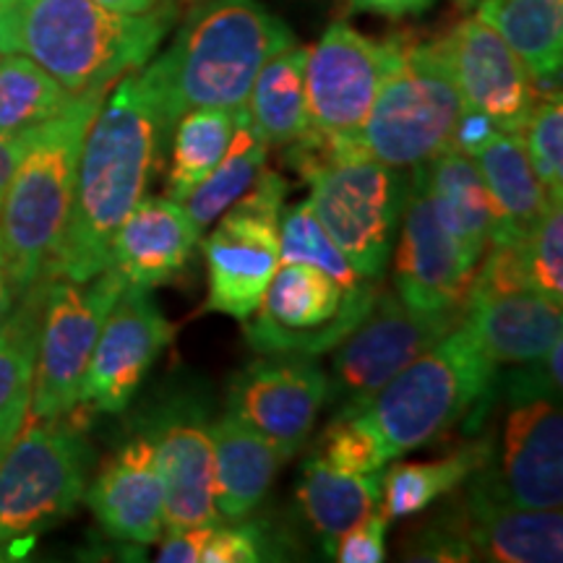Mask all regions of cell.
<instances>
[{
  "label": "cell",
  "instance_id": "cell-16",
  "mask_svg": "<svg viewBox=\"0 0 563 563\" xmlns=\"http://www.w3.org/2000/svg\"><path fill=\"white\" fill-rule=\"evenodd\" d=\"M329 382L308 355H269L235 373L228 410L264 433L290 460L313 431Z\"/></svg>",
  "mask_w": 563,
  "mask_h": 563
},
{
  "label": "cell",
  "instance_id": "cell-40",
  "mask_svg": "<svg viewBox=\"0 0 563 563\" xmlns=\"http://www.w3.org/2000/svg\"><path fill=\"white\" fill-rule=\"evenodd\" d=\"M258 559H262V532H258V525H211L201 563H253Z\"/></svg>",
  "mask_w": 563,
  "mask_h": 563
},
{
  "label": "cell",
  "instance_id": "cell-28",
  "mask_svg": "<svg viewBox=\"0 0 563 563\" xmlns=\"http://www.w3.org/2000/svg\"><path fill=\"white\" fill-rule=\"evenodd\" d=\"M382 481V473H347L316 452L308 456L298 481V504L308 525L329 540V551L344 530L378 509Z\"/></svg>",
  "mask_w": 563,
  "mask_h": 563
},
{
  "label": "cell",
  "instance_id": "cell-46",
  "mask_svg": "<svg viewBox=\"0 0 563 563\" xmlns=\"http://www.w3.org/2000/svg\"><path fill=\"white\" fill-rule=\"evenodd\" d=\"M108 11L123 13V16H139V13L152 11L159 0H97Z\"/></svg>",
  "mask_w": 563,
  "mask_h": 563
},
{
  "label": "cell",
  "instance_id": "cell-31",
  "mask_svg": "<svg viewBox=\"0 0 563 563\" xmlns=\"http://www.w3.org/2000/svg\"><path fill=\"white\" fill-rule=\"evenodd\" d=\"M238 110L194 108L183 112L170 136V170L165 178V196L183 203L217 162L228 152L235 131Z\"/></svg>",
  "mask_w": 563,
  "mask_h": 563
},
{
  "label": "cell",
  "instance_id": "cell-35",
  "mask_svg": "<svg viewBox=\"0 0 563 563\" xmlns=\"http://www.w3.org/2000/svg\"><path fill=\"white\" fill-rule=\"evenodd\" d=\"M279 258L285 264H311L327 272L344 292L355 290L363 277L352 269L347 256L336 249L329 232L316 220L311 203L302 201L282 214L279 220Z\"/></svg>",
  "mask_w": 563,
  "mask_h": 563
},
{
  "label": "cell",
  "instance_id": "cell-5",
  "mask_svg": "<svg viewBox=\"0 0 563 563\" xmlns=\"http://www.w3.org/2000/svg\"><path fill=\"white\" fill-rule=\"evenodd\" d=\"M496 363L485 355L467 323H456L431 350L397 373L357 415L394 460L446 433L464 415L483 407Z\"/></svg>",
  "mask_w": 563,
  "mask_h": 563
},
{
  "label": "cell",
  "instance_id": "cell-38",
  "mask_svg": "<svg viewBox=\"0 0 563 563\" xmlns=\"http://www.w3.org/2000/svg\"><path fill=\"white\" fill-rule=\"evenodd\" d=\"M561 203L553 201L543 220L525 238L527 264L532 287L553 302H563V214Z\"/></svg>",
  "mask_w": 563,
  "mask_h": 563
},
{
  "label": "cell",
  "instance_id": "cell-37",
  "mask_svg": "<svg viewBox=\"0 0 563 563\" xmlns=\"http://www.w3.org/2000/svg\"><path fill=\"white\" fill-rule=\"evenodd\" d=\"M316 454L327 460L332 467L357 475L382 473L384 464L389 462L376 433L371 431L368 422L357 412H336V418L323 431Z\"/></svg>",
  "mask_w": 563,
  "mask_h": 563
},
{
  "label": "cell",
  "instance_id": "cell-15",
  "mask_svg": "<svg viewBox=\"0 0 563 563\" xmlns=\"http://www.w3.org/2000/svg\"><path fill=\"white\" fill-rule=\"evenodd\" d=\"M399 220H402V238L394 258L397 298L420 313L462 308L477 266L441 228L428 196L422 162L412 167Z\"/></svg>",
  "mask_w": 563,
  "mask_h": 563
},
{
  "label": "cell",
  "instance_id": "cell-18",
  "mask_svg": "<svg viewBox=\"0 0 563 563\" xmlns=\"http://www.w3.org/2000/svg\"><path fill=\"white\" fill-rule=\"evenodd\" d=\"M441 47L464 108L488 115L501 131L522 133L538 95L501 34L477 16L464 19L441 37Z\"/></svg>",
  "mask_w": 563,
  "mask_h": 563
},
{
  "label": "cell",
  "instance_id": "cell-10",
  "mask_svg": "<svg viewBox=\"0 0 563 563\" xmlns=\"http://www.w3.org/2000/svg\"><path fill=\"white\" fill-rule=\"evenodd\" d=\"M123 290L125 282L110 266L87 282L45 279V308L30 399L34 420L63 418L79 407L81 382L97 336Z\"/></svg>",
  "mask_w": 563,
  "mask_h": 563
},
{
  "label": "cell",
  "instance_id": "cell-4",
  "mask_svg": "<svg viewBox=\"0 0 563 563\" xmlns=\"http://www.w3.org/2000/svg\"><path fill=\"white\" fill-rule=\"evenodd\" d=\"M108 91L79 95L53 121L24 133L0 203V269L16 300L45 279L74 203L84 139Z\"/></svg>",
  "mask_w": 563,
  "mask_h": 563
},
{
  "label": "cell",
  "instance_id": "cell-17",
  "mask_svg": "<svg viewBox=\"0 0 563 563\" xmlns=\"http://www.w3.org/2000/svg\"><path fill=\"white\" fill-rule=\"evenodd\" d=\"M144 433L157 456L167 530L220 525L211 490L214 454L203 407L183 397L159 405Z\"/></svg>",
  "mask_w": 563,
  "mask_h": 563
},
{
  "label": "cell",
  "instance_id": "cell-11",
  "mask_svg": "<svg viewBox=\"0 0 563 563\" xmlns=\"http://www.w3.org/2000/svg\"><path fill=\"white\" fill-rule=\"evenodd\" d=\"M287 186L277 173H258L203 241L209 295L203 311L249 321L279 269V220Z\"/></svg>",
  "mask_w": 563,
  "mask_h": 563
},
{
  "label": "cell",
  "instance_id": "cell-47",
  "mask_svg": "<svg viewBox=\"0 0 563 563\" xmlns=\"http://www.w3.org/2000/svg\"><path fill=\"white\" fill-rule=\"evenodd\" d=\"M13 306H16V295H13L9 279H5L3 269H0V321L11 313Z\"/></svg>",
  "mask_w": 563,
  "mask_h": 563
},
{
  "label": "cell",
  "instance_id": "cell-45",
  "mask_svg": "<svg viewBox=\"0 0 563 563\" xmlns=\"http://www.w3.org/2000/svg\"><path fill=\"white\" fill-rule=\"evenodd\" d=\"M21 146H24V133L21 136H3L0 133V203H3L5 188H9L11 175L19 165Z\"/></svg>",
  "mask_w": 563,
  "mask_h": 563
},
{
  "label": "cell",
  "instance_id": "cell-39",
  "mask_svg": "<svg viewBox=\"0 0 563 563\" xmlns=\"http://www.w3.org/2000/svg\"><path fill=\"white\" fill-rule=\"evenodd\" d=\"M386 517L368 514L334 540L332 553L342 563H382L386 559Z\"/></svg>",
  "mask_w": 563,
  "mask_h": 563
},
{
  "label": "cell",
  "instance_id": "cell-43",
  "mask_svg": "<svg viewBox=\"0 0 563 563\" xmlns=\"http://www.w3.org/2000/svg\"><path fill=\"white\" fill-rule=\"evenodd\" d=\"M30 399L32 386H26V389H21L16 397H11L9 402L0 407V464H3L5 454H9L11 443L16 441L26 415H30Z\"/></svg>",
  "mask_w": 563,
  "mask_h": 563
},
{
  "label": "cell",
  "instance_id": "cell-12",
  "mask_svg": "<svg viewBox=\"0 0 563 563\" xmlns=\"http://www.w3.org/2000/svg\"><path fill=\"white\" fill-rule=\"evenodd\" d=\"M460 321L462 308L420 313L407 308L397 292H378L361 327L336 344L332 399L340 412L363 410L373 394Z\"/></svg>",
  "mask_w": 563,
  "mask_h": 563
},
{
  "label": "cell",
  "instance_id": "cell-36",
  "mask_svg": "<svg viewBox=\"0 0 563 563\" xmlns=\"http://www.w3.org/2000/svg\"><path fill=\"white\" fill-rule=\"evenodd\" d=\"M522 141L534 175L553 201H563V108L561 95H545L522 129Z\"/></svg>",
  "mask_w": 563,
  "mask_h": 563
},
{
  "label": "cell",
  "instance_id": "cell-41",
  "mask_svg": "<svg viewBox=\"0 0 563 563\" xmlns=\"http://www.w3.org/2000/svg\"><path fill=\"white\" fill-rule=\"evenodd\" d=\"M501 131L496 123L490 121L488 115H483V112L477 110H470V108H462V115L460 121L454 125V133H452V150L467 154V157H475L477 152L483 150L488 141L496 136V133Z\"/></svg>",
  "mask_w": 563,
  "mask_h": 563
},
{
  "label": "cell",
  "instance_id": "cell-48",
  "mask_svg": "<svg viewBox=\"0 0 563 563\" xmlns=\"http://www.w3.org/2000/svg\"><path fill=\"white\" fill-rule=\"evenodd\" d=\"M456 5H460V9H475L477 3H481V0H454Z\"/></svg>",
  "mask_w": 563,
  "mask_h": 563
},
{
  "label": "cell",
  "instance_id": "cell-25",
  "mask_svg": "<svg viewBox=\"0 0 563 563\" xmlns=\"http://www.w3.org/2000/svg\"><path fill=\"white\" fill-rule=\"evenodd\" d=\"M473 159L490 199V243L522 241L553 203L532 170L522 133L498 131Z\"/></svg>",
  "mask_w": 563,
  "mask_h": 563
},
{
  "label": "cell",
  "instance_id": "cell-3",
  "mask_svg": "<svg viewBox=\"0 0 563 563\" xmlns=\"http://www.w3.org/2000/svg\"><path fill=\"white\" fill-rule=\"evenodd\" d=\"M292 45L290 26L262 0H196L173 45L141 74L175 129L194 108L243 110L264 63Z\"/></svg>",
  "mask_w": 563,
  "mask_h": 563
},
{
  "label": "cell",
  "instance_id": "cell-19",
  "mask_svg": "<svg viewBox=\"0 0 563 563\" xmlns=\"http://www.w3.org/2000/svg\"><path fill=\"white\" fill-rule=\"evenodd\" d=\"M462 509L449 522L470 551L498 563H559L563 559L561 509L511 504L488 462L475 470Z\"/></svg>",
  "mask_w": 563,
  "mask_h": 563
},
{
  "label": "cell",
  "instance_id": "cell-30",
  "mask_svg": "<svg viewBox=\"0 0 563 563\" xmlns=\"http://www.w3.org/2000/svg\"><path fill=\"white\" fill-rule=\"evenodd\" d=\"M266 152H269V146L251 125L249 110H238L235 131H232L228 152L217 162L214 170L183 201L196 228H209L217 217L224 214L232 203L249 191L258 173L264 170Z\"/></svg>",
  "mask_w": 563,
  "mask_h": 563
},
{
  "label": "cell",
  "instance_id": "cell-26",
  "mask_svg": "<svg viewBox=\"0 0 563 563\" xmlns=\"http://www.w3.org/2000/svg\"><path fill=\"white\" fill-rule=\"evenodd\" d=\"M422 170L441 228L477 266L490 245L493 211L475 159L449 146L433 159L422 162Z\"/></svg>",
  "mask_w": 563,
  "mask_h": 563
},
{
  "label": "cell",
  "instance_id": "cell-44",
  "mask_svg": "<svg viewBox=\"0 0 563 563\" xmlns=\"http://www.w3.org/2000/svg\"><path fill=\"white\" fill-rule=\"evenodd\" d=\"M435 0H347L350 11L355 13H376V16L399 21L407 16H420L433 9Z\"/></svg>",
  "mask_w": 563,
  "mask_h": 563
},
{
  "label": "cell",
  "instance_id": "cell-14",
  "mask_svg": "<svg viewBox=\"0 0 563 563\" xmlns=\"http://www.w3.org/2000/svg\"><path fill=\"white\" fill-rule=\"evenodd\" d=\"M173 336L175 327L159 311L152 290L125 287L97 336L84 373L79 407L108 415L123 412Z\"/></svg>",
  "mask_w": 563,
  "mask_h": 563
},
{
  "label": "cell",
  "instance_id": "cell-42",
  "mask_svg": "<svg viewBox=\"0 0 563 563\" xmlns=\"http://www.w3.org/2000/svg\"><path fill=\"white\" fill-rule=\"evenodd\" d=\"M209 530L211 525L188 527V530H167V538L159 545V563H199Z\"/></svg>",
  "mask_w": 563,
  "mask_h": 563
},
{
  "label": "cell",
  "instance_id": "cell-27",
  "mask_svg": "<svg viewBox=\"0 0 563 563\" xmlns=\"http://www.w3.org/2000/svg\"><path fill=\"white\" fill-rule=\"evenodd\" d=\"M308 47H287L269 58L253 79L249 95L251 125L266 146H290L311 133L306 97Z\"/></svg>",
  "mask_w": 563,
  "mask_h": 563
},
{
  "label": "cell",
  "instance_id": "cell-21",
  "mask_svg": "<svg viewBox=\"0 0 563 563\" xmlns=\"http://www.w3.org/2000/svg\"><path fill=\"white\" fill-rule=\"evenodd\" d=\"M504 496L525 509H561L563 501V420L548 397L517 399L504 428Z\"/></svg>",
  "mask_w": 563,
  "mask_h": 563
},
{
  "label": "cell",
  "instance_id": "cell-2",
  "mask_svg": "<svg viewBox=\"0 0 563 563\" xmlns=\"http://www.w3.org/2000/svg\"><path fill=\"white\" fill-rule=\"evenodd\" d=\"M178 13V0L139 16L97 0H0V53L34 60L74 95L108 91L157 53Z\"/></svg>",
  "mask_w": 563,
  "mask_h": 563
},
{
  "label": "cell",
  "instance_id": "cell-49",
  "mask_svg": "<svg viewBox=\"0 0 563 563\" xmlns=\"http://www.w3.org/2000/svg\"><path fill=\"white\" fill-rule=\"evenodd\" d=\"M178 3H180V5H186V3H188V5H194L196 0H178Z\"/></svg>",
  "mask_w": 563,
  "mask_h": 563
},
{
  "label": "cell",
  "instance_id": "cell-29",
  "mask_svg": "<svg viewBox=\"0 0 563 563\" xmlns=\"http://www.w3.org/2000/svg\"><path fill=\"white\" fill-rule=\"evenodd\" d=\"M477 19L501 34L532 81L561 74L563 0H481Z\"/></svg>",
  "mask_w": 563,
  "mask_h": 563
},
{
  "label": "cell",
  "instance_id": "cell-23",
  "mask_svg": "<svg viewBox=\"0 0 563 563\" xmlns=\"http://www.w3.org/2000/svg\"><path fill=\"white\" fill-rule=\"evenodd\" d=\"M462 323L493 363L530 365L561 340V302L538 290L464 298Z\"/></svg>",
  "mask_w": 563,
  "mask_h": 563
},
{
  "label": "cell",
  "instance_id": "cell-34",
  "mask_svg": "<svg viewBox=\"0 0 563 563\" xmlns=\"http://www.w3.org/2000/svg\"><path fill=\"white\" fill-rule=\"evenodd\" d=\"M42 308H45V279L21 295L11 313L0 321V407L21 389L32 386Z\"/></svg>",
  "mask_w": 563,
  "mask_h": 563
},
{
  "label": "cell",
  "instance_id": "cell-22",
  "mask_svg": "<svg viewBox=\"0 0 563 563\" xmlns=\"http://www.w3.org/2000/svg\"><path fill=\"white\" fill-rule=\"evenodd\" d=\"M201 241L183 203L165 199H141L129 211L110 245V269L125 287L167 285L191 262Z\"/></svg>",
  "mask_w": 563,
  "mask_h": 563
},
{
  "label": "cell",
  "instance_id": "cell-8",
  "mask_svg": "<svg viewBox=\"0 0 563 563\" xmlns=\"http://www.w3.org/2000/svg\"><path fill=\"white\" fill-rule=\"evenodd\" d=\"M316 220L363 279H382L402 217L410 178L405 167L350 157L302 175Z\"/></svg>",
  "mask_w": 563,
  "mask_h": 563
},
{
  "label": "cell",
  "instance_id": "cell-1",
  "mask_svg": "<svg viewBox=\"0 0 563 563\" xmlns=\"http://www.w3.org/2000/svg\"><path fill=\"white\" fill-rule=\"evenodd\" d=\"M170 136L146 76L125 74L84 139L74 203L45 279L87 282L108 269L112 238L165 165Z\"/></svg>",
  "mask_w": 563,
  "mask_h": 563
},
{
  "label": "cell",
  "instance_id": "cell-6",
  "mask_svg": "<svg viewBox=\"0 0 563 563\" xmlns=\"http://www.w3.org/2000/svg\"><path fill=\"white\" fill-rule=\"evenodd\" d=\"M462 108L441 40L422 42L405 34L399 60L378 89L368 118L347 133L350 144L357 157L415 167L449 150Z\"/></svg>",
  "mask_w": 563,
  "mask_h": 563
},
{
  "label": "cell",
  "instance_id": "cell-9",
  "mask_svg": "<svg viewBox=\"0 0 563 563\" xmlns=\"http://www.w3.org/2000/svg\"><path fill=\"white\" fill-rule=\"evenodd\" d=\"M378 292V279L344 292L311 264H279L258 306L262 313L243 321L245 342L262 355H319L361 327Z\"/></svg>",
  "mask_w": 563,
  "mask_h": 563
},
{
  "label": "cell",
  "instance_id": "cell-20",
  "mask_svg": "<svg viewBox=\"0 0 563 563\" xmlns=\"http://www.w3.org/2000/svg\"><path fill=\"white\" fill-rule=\"evenodd\" d=\"M84 498L110 538L139 545L157 543L165 530V493L150 435H131L112 452Z\"/></svg>",
  "mask_w": 563,
  "mask_h": 563
},
{
  "label": "cell",
  "instance_id": "cell-32",
  "mask_svg": "<svg viewBox=\"0 0 563 563\" xmlns=\"http://www.w3.org/2000/svg\"><path fill=\"white\" fill-rule=\"evenodd\" d=\"M485 462H488V446L485 443H473V446H464L452 456H443V460L391 467L389 475L382 481V514L386 522L426 511L441 496L460 488Z\"/></svg>",
  "mask_w": 563,
  "mask_h": 563
},
{
  "label": "cell",
  "instance_id": "cell-7",
  "mask_svg": "<svg viewBox=\"0 0 563 563\" xmlns=\"http://www.w3.org/2000/svg\"><path fill=\"white\" fill-rule=\"evenodd\" d=\"M91 460L76 410L21 426L0 464V553L24 551L76 511L89 485Z\"/></svg>",
  "mask_w": 563,
  "mask_h": 563
},
{
  "label": "cell",
  "instance_id": "cell-24",
  "mask_svg": "<svg viewBox=\"0 0 563 563\" xmlns=\"http://www.w3.org/2000/svg\"><path fill=\"white\" fill-rule=\"evenodd\" d=\"M209 431L214 454V509L224 522H241L264 501L287 456L279 452L277 443L230 410H224Z\"/></svg>",
  "mask_w": 563,
  "mask_h": 563
},
{
  "label": "cell",
  "instance_id": "cell-33",
  "mask_svg": "<svg viewBox=\"0 0 563 563\" xmlns=\"http://www.w3.org/2000/svg\"><path fill=\"white\" fill-rule=\"evenodd\" d=\"M79 95L68 91L37 63L0 53V133L21 136L68 110Z\"/></svg>",
  "mask_w": 563,
  "mask_h": 563
},
{
  "label": "cell",
  "instance_id": "cell-13",
  "mask_svg": "<svg viewBox=\"0 0 563 563\" xmlns=\"http://www.w3.org/2000/svg\"><path fill=\"white\" fill-rule=\"evenodd\" d=\"M405 34L365 37L355 26L334 21L306 58V97L311 129L355 133L402 53Z\"/></svg>",
  "mask_w": 563,
  "mask_h": 563
}]
</instances>
